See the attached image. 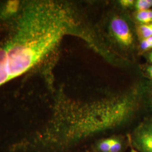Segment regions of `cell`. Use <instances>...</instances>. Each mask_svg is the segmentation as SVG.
I'll return each instance as SVG.
<instances>
[{"label": "cell", "instance_id": "obj_1", "mask_svg": "<svg viewBox=\"0 0 152 152\" xmlns=\"http://www.w3.org/2000/svg\"><path fill=\"white\" fill-rule=\"evenodd\" d=\"M73 27L63 3L0 2V86L41 64Z\"/></svg>", "mask_w": 152, "mask_h": 152}, {"label": "cell", "instance_id": "obj_2", "mask_svg": "<svg viewBox=\"0 0 152 152\" xmlns=\"http://www.w3.org/2000/svg\"><path fill=\"white\" fill-rule=\"evenodd\" d=\"M111 32L115 39L121 45L129 47L134 42V37L127 23L120 17L113 18L110 24Z\"/></svg>", "mask_w": 152, "mask_h": 152}, {"label": "cell", "instance_id": "obj_3", "mask_svg": "<svg viewBox=\"0 0 152 152\" xmlns=\"http://www.w3.org/2000/svg\"><path fill=\"white\" fill-rule=\"evenodd\" d=\"M133 143L141 152H152V123L139 126L133 135Z\"/></svg>", "mask_w": 152, "mask_h": 152}, {"label": "cell", "instance_id": "obj_4", "mask_svg": "<svg viewBox=\"0 0 152 152\" xmlns=\"http://www.w3.org/2000/svg\"><path fill=\"white\" fill-rule=\"evenodd\" d=\"M136 32L141 41L152 37V23L137 26L136 27Z\"/></svg>", "mask_w": 152, "mask_h": 152}, {"label": "cell", "instance_id": "obj_5", "mask_svg": "<svg viewBox=\"0 0 152 152\" xmlns=\"http://www.w3.org/2000/svg\"><path fill=\"white\" fill-rule=\"evenodd\" d=\"M136 19L141 24L152 23V10L137 11L135 14Z\"/></svg>", "mask_w": 152, "mask_h": 152}, {"label": "cell", "instance_id": "obj_6", "mask_svg": "<svg viewBox=\"0 0 152 152\" xmlns=\"http://www.w3.org/2000/svg\"><path fill=\"white\" fill-rule=\"evenodd\" d=\"M137 11H144L151 9L152 7V0H137L135 2Z\"/></svg>", "mask_w": 152, "mask_h": 152}, {"label": "cell", "instance_id": "obj_7", "mask_svg": "<svg viewBox=\"0 0 152 152\" xmlns=\"http://www.w3.org/2000/svg\"><path fill=\"white\" fill-rule=\"evenodd\" d=\"M113 139H107L100 141L98 144V149L102 152H109Z\"/></svg>", "mask_w": 152, "mask_h": 152}, {"label": "cell", "instance_id": "obj_8", "mask_svg": "<svg viewBox=\"0 0 152 152\" xmlns=\"http://www.w3.org/2000/svg\"><path fill=\"white\" fill-rule=\"evenodd\" d=\"M140 48L144 51L152 49V37L142 39L141 41Z\"/></svg>", "mask_w": 152, "mask_h": 152}, {"label": "cell", "instance_id": "obj_9", "mask_svg": "<svg viewBox=\"0 0 152 152\" xmlns=\"http://www.w3.org/2000/svg\"><path fill=\"white\" fill-rule=\"evenodd\" d=\"M122 148V145L120 140L113 139L109 152H120Z\"/></svg>", "mask_w": 152, "mask_h": 152}, {"label": "cell", "instance_id": "obj_10", "mask_svg": "<svg viewBox=\"0 0 152 152\" xmlns=\"http://www.w3.org/2000/svg\"><path fill=\"white\" fill-rule=\"evenodd\" d=\"M120 3L124 7H130L135 4V1L133 0H121Z\"/></svg>", "mask_w": 152, "mask_h": 152}, {"label": "cell", "instance_id": "obj_11", "mask_svg": "<svg viewBox=\"0 0 152 152\" xmlns=\"http://www.w3.org/2000/svg\"><path fill=\"white\" fill-rule=\"evenodd\" d=\"M147 72L148 73V75L152 78V65L149 66L147 68Z\"/></svg>", "mask_w": 152, "mask_h": 152}, {"label": "cell", "instance_id": "obj_12", "mask_svg": "<svg viewBox=\"0 0 152 152\" xmlns=\"http://www.w3.org/2000/svg\"><path fill=\"white\" fill-rule=\"evenodd\" d=\"M149 59L151 61V62L152 63V52L149 55Z\"/></svg>", "mask_w": 152, "mask_h": 152}, {"label": "cell", "instance_id": "obj_13", "mask_svg": "<svg viewBox=\"0 0 152 152\" xmlns=\"http://www.w3.org/2000/svg\"><path fill=\"white\" fill-rule=\"evenodd\" d=\"M138 152L136 150H135V149H131V152Z\"/></svg>", "mask_w": 152, "mask_h": 152}]
</instances>
